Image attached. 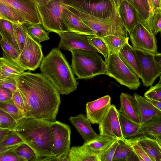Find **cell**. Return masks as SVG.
I'll return each instance as SVG.
<instances>
[{"label":"cell","mask_w":161,"mask_h":161,"mask_svg":"<svg viewBox=\"0 0 161 161\" xmlns=\"http://www.w3.org/2000/svg\"><path fill=\"white\" fill-rule=\"evenodd\" d=\"M24 103L25 117L56 121L61 103L60 94L41 73L24 72L15 79Z\"/></svg>","instance_id":"cell-1"},{"label":"cell","mask_w":161,"mask_h":161,"mask_svg":"<svg viewBox=\"0 0 161 161\" xmlns=\"http://www.w3.org/2000/svg\"><path fill=\"white\" fill-rule=\"evenodd\" d=\"M51 121L24 117L12 131L34 151L35 161H56Z\"/></svg>","instance_id":"cell-2"},{"label":"cell","mask_w":161,"mask_h":161,"mask_svg":"<svg viewBox=\"0 0 161 161\" xmlns=\"http://www.w3.org/2000/svg\"><path fill=\"white\" fill-rule=\"evenodd\" d=\"M41 74L53 85L60 94L68 95L78 85L64 55L58 47L53 48L43 58L40 66Z\"/></svg>","instance_id":"cell-3"},{"label":"cell","mask_w":161,"mask_h":161,"mask_svg":"<svg viewBox=\"0 0 161 161\" xmlns=\"http://www.w3.org/2000/svg\"><path fill=\"white\" fill-rule=\"evenodd\" d=\"M72 55L71 67L77 79H88L105 75L106 64L96 52L75 49L70 51Z\"/></svg>","instance_id":"cell-4"},{"label":"cell","mask_w":161,"mask_h":161,"mask_svg":"<svg viewBox=\"0 0 161 161\" xmlns=\"http://www.w3.org/2000/svg\"><path fill=\"white\" fill-rule=\"evenodd\" d=\"M65 5L100 19L121 22L113 0H63Z\"/></svg>","instance_id":"cell-5"},{"label":"cell","mask_w":161,"mask_h":161,"mask_svg":"<svg viewBox=\"0 0 161 161\" xmlns=\"http://www.w3.org/2000/svg\"><path fill=\"white\" fill-rule=\"evenodd\" d=\"M66 6L92 30L94 36L102 37L113 35L129 38L127 31L122 22L97 18L72 7Z\"/></svg>","instance_id":"cell-6"},{"label":"cell","mask_w":161,"mask_h":161,"mask_svg":"<svg viewBox=\"0 0 161 161\" xmlns=\"http://www.w3.org/2000/svg\"><path fill=\"white\" fill-rule=\"evenodd\" d=\"M138 62L143 85L148 87L153 85L161 75V54H156L137 49L131 46Z\"/></svg>","instance_id":"cell-7"},{"label":"cell","mask_w":161,"mask_h":161,"mask_svg":"<svg viewBox=\"0 0 161 161\" xmlns=\"http://www.w3.org/2000/svg\"><path fill=\"white\" fill-rule=\"evenodd\" d=\"M43 27L48 32L57 33L68 31L62 20V14L66 5L63 0H51L42 5L36 4Z\"/></svg>","instance_id":"cell-8"},{"label":"cell","mask_w":161,"mask_h":161,"mask_svg":"<svg viewBox=\"0 0 161 161\" xmlns=\"http://www.w3.org/2000/svg\"><path fill=\"white\" fill-rule=\"evenodd\" d=\"M106 63L105 75L130 89L136 90L140 86L141 83L139 78L124 64L118 54L109 56Z\"/></svg>","instance_id":"cell-9"},{"label":"cell","mask_w":161,"mask_h":161,"mask_svg":"<svg viewBox=\"0 0 161 161\" xmlns=\"http://www.w3.org/2000/svg\"><path fill=\"white\" fill-rule=\"evenodd\" d=\"M53 147L56 161H69L71 129L69 125L58 121L52 122Z\"/></svg>","instance_id":"cell-10"},{"label":"cell","mask_w":161,"mask_h":161,"mask_svg":"<svg viewBox=\"0 0 161 161\" xmlns=\"http://www.w3.org/2000/svg\"><path fill=\"white\" fill-rule=\"evenodd\" d=\"M42 47L28 34L25 42L16 61L25 70L34 71L44 58Z\"/></svg>","instance_id":"cell-11"},{"label":"cell","mask_w":161,"mask_h":161,"mask_svg":"<svg viewBox=\"0 0 161 161\" xmlns=\"http://www.w3.org/2000/svg\"><path fill=\"white\" fill-rule=\"evenodd\" d=\"M128 33L134 48L154 54L158 52L155 36L149 32L141 22Z\"/></svg>","instance_id":"cell-12"},{"label":"cell","mask_w":161,"mask_h":161,"mask_svg":"<svg viewBox=\"0 0 161 161\" xmlns=\"http://www.w3.org/2000/svg\"><path fill=\"white\" fill-rule=\"evenodd\" d=\"M119 111L111 104L99 125V135L116 139L123 137L119 120Z\"/></svg>","instance_id":"cell-13"},{"label":"cell","mask_w":161,"mask_h":161,"mask_svg":"<svg viewBox=\"0 0 161 161\" xmlns=\"http://www.w3.org/2000/svg\"><path fill=\"white\" fill-rule=\"evenodd\" d=\"M60 40L58 48L70 51L78 49L98 52L87 40L88 35L71 31H64L58 34Z\"/></svg>","instance_id":"cell-14"},{"label":"cell","mask_w":161,"mask_h":161,"mask_svg":"<svg viewBox=\"0 0 161 161\" xmlns=\"http://www.w3.org/2000/svg\"><path fill=\"white\" fill-rule=\"evenodd\" d=\"M0 2L15 9L26 23L42 25L36 4L33 0H0Z\"/></svg>","instance_id":"cell-15"},{"label":"cell","mask_w":161,"mask_h":161,"mask_svg":"<svg viewBox=\"0 0 161 161\" xmlns=\"http://www.w3.org/2000/svg\"><path fill=\"white\" fill-rule=\"evenodd\" d=\"M111 97L109 95L103 97L86 104L87 118L92 124H99L111 105Z\"/></svg>","instance_id":"cell-16"},{"label":"cell","mask_w":161,"mask_h":161,"mask_svg":"<svg viewBox=\"0 0 161 161\" xmlns=\"http://www.w3.org/2000/svg\"><path fill=\"white\" fill-rule=\"evenodd\" d=\"M62 20L68 31L87 35H94L92 30L66 6L62 14Z\"/></svg>","instance_id":"cell-17"},{"label":"cell","mask_w":161,"mask_h":161,"mask_svg":"<svg viewBox=\"0 0 161 161\" xmlns=\"http://www.w3.org/2000/svg\"><path fill=\"white\" fill-rule=\"evenodd\" d=\"M117 10L121 22L128 32L141 22L137 11L126 0L122 1Z\"/></svg>","instance_id":"cell-18"},{"label":"cell","mask_w":161,"mask_h":161,"mask_svg":"<svg viewBox=\"0 0 161 161\" xmlns=\"http://www.w3.org/2000/svg\"><path fill=\"white\" fill-rule=\"evenodd\" d=\"M69 119L85 142H88L98 136L92 128L89 120L84 114H80L75 116H71Z\"/></svg>","instance_id":"cell-19"},{"label":"cell","mask_w":161,"mask_h":161,"mask_svg":"<svg viewBox=\"0 0 161 161\" xmlns=\"http://www.w3.org/2000/svg\"><path fill=\"white\" fill-rule=\"evenodd\" d=\"M119 98V112L132 120L141 124L137 102L134 97L127 93L122 92Z\"/></svg>","instance_id":"cell-20"},{"label":"cell","mask_w":161,"mask_h":161,"mask_svg":"<svg viewBox=\"0 0 161 161\" xmlns=\"http://www.w3.org/2000/svg\"><path fill=\"white\" fill-rule=\"evenodd\" d=\"M25 69L15 60L3 56L0 58V80L16 79Z\"/></svg>","instance_id":"cell-21"},{"label":"cell","mask_w":161,"mask_h":161,"mask_svg":"<svg viewBox=\"0 0 161 161\" xmlns=\"http://www.w3.org/2000/svg\"><path fill=\"white\" fill-rule=\"evenodd\" d=\"M137 140L152 161H161V144L155 139L145 135L137 136Z\"/></svg>","instance_id":"cell-22"},{"label":"cell","mask_w":161,"mask_h":161,"mask_svg":"<svg viewBox=\"0 0 161 161\" xmlns=\"http://www.w3.org/2000/svg\"><path fill=\"white\" fill-rule=\"evenodd\" d=\"M136 100L141 124L161 113L159 110L150 103L146 98L136 93L133 94Z\"/></svg>","instance_id":"cell-23"},{"label":"cell","mask_w":161,"mask_h":161,"mask_svg":"<svg viewBox=\"0 0 161 161\" xmlns=\"http://www.w3.org/2000/svg\"><path fill=\"white\" fill-rule=\"evenodd\" d=\"M140 132L141 135L149 136L161 144V113L141 124Z\"/></svg>","instance_id":"cell-24"},{"label":"cell","mask_w":161,"mask_h":161,"mask_svg":"<svg viewBox=\"0 0 161 161\" xmlns=\"http://www.w3.org/2000/svg\"><path fill=\"white\" fill-rule=\"evenodd\" d=\"M118 56L124 64L139 78H141L140 66L131 47L127 43L119 51Z\"/></svg>","instance_id":"cell-25"},{"label":"cell","mask_w":161,"mask_h":161,"mask_svg":"<svg viewBox=\"0 0 161 161\" xmlns=\"http://www.w3.org/2000/svg\"><path fill=\"white\" fill-rule=\"evenodd\" d=\"M119 120L123 138L129 139L141 135V124L132 120L119 112Z\"/></svg>","instance_id":"cell-26"},{"label":"cell","mask_w":161,"mask_h":161,"mask_svg":"<svg viewBox=\"0 0 161 161\" xmlns=\"http://www.w3.org/2000/svg\"><path fill=\"white\" fill-rule=\"evenodd\" d=\"M118 142L112 161L137 160L136 158L138 160L131 147L124 138L118 139Z\"/></svg>","instance_id":"cell-27"},{"label":"cell","mask_w":161,"mask_h":161,"mask_svg":"<svg viewBox=\"0 0 161 161\" xmlns=\"http://www.w3.org/2000/svg\"><path fill=\"white\" fill-rule=\"evenodd\" d=\"M68 155L69 161H99L97 154L83 145L70 148Z\"/></svg>","instance_id":"cell-28"},{"label":"cell","mask_w":161,"mask_h":161,"mask_svg":"<svg viewBox=\"0 0 161 161\" xmlns=\"http://www.w3.org/2000/svg\"><path fill=\"white\" fill-rule=\"evenodd\" d=\"M118 139L98 135V136L82 145L89 150L98 154Z\"/></svg>","instance_id":"cell-29"},{"label":"cell","mask_w":161,"mask_h":161,"mask_svg":"<svg viewBox=\"0 0 161 161\" xmlns=\"http://www.w3.org/2000/svg\"><path fill=\"white\" fill-rule=\"evenodd\" d=\"M105 42L108 48L109 56L118 54L121 48L129 43V38L110 35L101 37Z\"/></svg>","instance_id":"cell-30"},{"label":"cell","mask_w":161,"mask_h":161,"mask_svg":"<svg viewBox=\"0 0 161 161\" xmlns=\"http://www.w3.org/2000/svg\"><path fill=\"white\" fill-rule=\"evenodd\" d=\"M0 19H5L14 23H26L23 17L15 9L1 2H0Z\"/></svg>","instance_id":"cell-31"},{"label":"cell","mask_w":161,"mask_h":161,"mask_svg":"<svg viewBox=\"0 0 161 161\" xmlns=\"http://www.w3.org/2000/svg\"><path fill=\"white\" fill-rule=\"evenodd\" d=\"M130 3L137 11L141 22L147 30L148 19L151 10L148 0H126Z\"/></svg>","instance_id":"cell-32"},{"label":"cell","mask_w":161,"mask_h":161,"mask_svg":"<svg viewBox=\"0 0 161 161\" xmlns=\"http://www.w3.org/2000/svg\"><path fill=\"white\" fill-rule=\"evenodd\" d=\"M0 36L19 51L15 38L12 22L5 19H0Z\"/></svg>","instance_id":"cell-33"},{"label":"cell","mask_w":161,"mask_h":161,"mask_svg":"<svg viewBox=\"0 0 161 161\" xmlns=\"http://www.w3.org/2000/svg\"><path fill=\"white\" fill-rule=\"evenodd\" d=\"M26 28L28 34L38 43L49 39L48 32H46L42 25L29 23L23 24Z\"/></svg>","instance_id":"cell-34"},{"label":"cell","mask_w":161,"mask_h":161,"mask_svg":"<svg viewBox=\"0 0 161 161\" xmlns=\"http://www.w3.org/2000/svg\"><path fill=\"white\" fill-rule=\"evenodd\" d=\"M147 30L154 36L161 31V8H154L148 21Z\"/></svg>","instance_id":"cell-35"},{"label":"cell","mask_w":161,"mask_h":161,"mask_svg":"<svg viewBox=\"0 0 161 161\" xmlns=\"http://www.w3.org/2000/svg\"><path fill=\"white\" fill-rule=\"evenodd\" d=\"M19 161H35L36 154L29 146L24 143L18 146L14 151Z\"/></svg>","instance_id":"cell-36"},{"label":"cell","mask_w":161,"mask_h":161,"mask_svg":"<svg viewBox=\"0 0 161 161\" xmlns=\"http://www.w3.org/2000/svg\"><path fill=\"white\" fill-rule=\"evenodd\" d=\"M87 40L91 46L103 55L106 63L109 56L108 48L104 41L101 37L94 35H88Z\"/></svg>","instance_id":"cell-37"},{"label":"cell","mask_w":161,"mask_h":161,"mask_svg":"<svg viewBox=\"0 0 161 161\" xmlns=\"http://www.w3.org/2000/svg\"><path fill=\"white\" fill-rule=\"evenodd\" d=\"M0 109L8 113L16 121L25 117L11 99L6 101H0Z\"/></svg>","instance_id":"cell-38"},{"label":"cell","mask_w":161,"mask_h":161,"mask_svg":"<svg viewBox=\"0 0 161 161\" xmlns=\"http://www.w3.org/2000/svg\"><path fill=\"white\" fill-rule=\"evenodd\" d=\"M124 139L130 145L139 161H152L138 142L137 136Z\"/></svg>","instance_id":"cell-39"},{"label":"cell","mask_w":161,"mask_h":161,"mask_svg":"<svg viewBox=\"0 0 161 161\" xmlns=\"http://www.w3.org/2000/svg\"><path fill=\"white\" fill-rule=\"evenodd\" d=\"M13 26L15 40L20 52L25 45L28 34L23 24L13 23Z\"/></svg>","instance_id":"cell-40"},{"label":"cell","mask_w":161,"mask_h":161,"mask_svg":"<svg viewBox=\"0 0 161 161\" xmlns=\"http://www.w3.org/2000/svg\"><path fill=\"white\" fill-rule=\"evenodd\" d=\"M0 45L3 56L16 61L19 54V51L2 38L0 39Z\"/></svg>","instance_id":"cell-41"},{"label":"cell","mask_w":161,"mask_h":161,"mask_svg":"<svg viewBox=\"0 0 161 161\" xmlns=\"http://www.w3.org/2000/svg\"><path fill=\"white\" fill-rule=\"evenodd\" d=\"M17 121L8 113L0 109V127L12 130L15 127Z\"/></svg>","instance_id":"cell-42"},{"label":"cell","mask_w":161,"mask_h":161,"mask_svg":"<svg viewBox=\"0 0 161 161\" xmlns=\"http://www.w3.org/2000/svg\"><path fill=\"white\" fill-rule=\"evenodd\" d=\"M118 139L107 148L98 154L99 161H112L116 147Z\"/></svg>","instance_id":"cell-43"},{"label":"cell","mask_w":161,"mask_h":161,"mask_svg":"<svg viewBox=\"0 0 161 161\" xmlns=\"http://www.w3.org/2000/svg\"><path fill=\"white\" fill-rule=\"evenodd\" d=\"M24 143V141L16 133L11 131L7 134L5 137L0 142V146H10Z\"/></svg>","instance_id":"cell-44"},{"label":"cell","mask_w":161,"mask_h":161,"mask_svg":"<svg viewBox=\"0 0 161 161\" xmlns=\"http://www.w3.org/2000/svg\"><path fill=\"white\" fill-rule=\"evenodd\" d=\"M149 89L144 94L146 98L161 102V79L160 76L158 82L154 86H150Z\"/></svg>","instance_id":"cell-45"},{"label":"cell","mask_w":161,"mask_h":161,"mask_svg":"<svg viewBox=\"0 0 161 161\" xmlns=\"http://www.w3.org/2000/svg\"><path fill=\"white\" fill-rule=\"evenodd\" d=\"M11 99L17 107L22 113L25 117V105L23 99L17 89L12 94Z\"/></svg>","instance_id":"cell-46"},{"label":"cell","mask_w":161,"mask_h":161,"mask_svg":"<svg viewBox=\"0 0 161 161\" xmlns=\"http://www.w3.org/2000/svg\"><path fill=\"white\" fill-rule=\"evenodd\" d=\"M0 86L8 89L12 94L17 89L15 79L6 78L0 80Z\"/></svg>","instance_id":"cell-47"},{"label":"cell","mask_w":161,"mask_h":161,"mask_svg":"<svg viewBox=\"0 0 161 161\" xmlns=\"http://www.w3.org/2000/svg\"><path fill=\"white\" fill-rule=\"evenodd\" d=\"M12 96V93L8 89L0 86V101L10 99Z\"/></svg>","instance_id":"cell-48"},{"label":"cell","mask_w":161,"mask_h":161,"mask_svg":"<svg viewBox=\"0 0 161 161\" xmlns=\"http://www.w3.org/2000/svg\"><path fill=\"white\" fill-rule=\"evenodd\" d=\"M0 161H19V159L14 152H12L0 156Z\"/></svg>","instance_id":"cell-49"},{"label":"cell","mask_w":161,"mask_h":161,"mask_svg":"<svg viewBox=\"0 0 161 161\" xmlns=\"http://www.w3.org/2000/svg\"><path fill=\"white\" fill-rule=\"evenodd\" d=\"M21 144L10 146H0V156L8 153L14 152V150Z\"/></svg>","instance_id":"cell-50"},{"label":"cell","mask_w":161,"mask_h":161,"mask_svg":"<svg viewBox=\"0 0 161 161\" xmlns=\"http://www.w3.org/2000/svg\"><path fill=\"white\" fill-rule=\"evenodd\" d=\"M147 101L158 109L161 111V102L146 98Z\"/></svg>","instance_id":"cell-51"},{"label":"cell","mask_w":161,"mask_h":161,"mask_svg":"<svg viewBox=\"0 0 161 161\" xmlns=\"http://www.w3.org/2000/svg\"><path fill=\"white\" fill-rule=\"evenodd\" d=\"M151 2L153 9L161 8V0H151Z\"/></svg>","instance_id":"cell-52"},{"label":"cell","mask_w":161,"mask_h":161,"mask_svg":"<svg viewBox=\"0 0 161 161\" xmlns=\"http://www.w3.org/2000/svg\"><path fill=\"white\" fill-rule=\"evenodd\" d=\"M36 5H43L51 0H33Z\"/></svg>","instance_id":"cell-53"},{"label":"cell","mask_w":161,"mask_h":161,"mask_svg":"<svg viewBox=\"0 0 161 161\" xmlns=\"http://www.w3.org/2000/svg\"><path fill=\"white\" fill-rule=\"evenodd\" d=\"M11 131L10 129L3 128L0 127V136L6 134Z\"/></svg>","instance_id":"cell-54"},{"label":"cell","mask_w":161,"mask_h":161,"mask_svg":"<svg viewBox=\"0 0 161 161\" xmlns=\"http://www.w3.org/2000/svg\"><path fill=\"white\" fill-rule=\"evenodd\" d=\"M117 8L120 5L123 0H113Z\"/></svg>","instance_id":"cell-55"},{"label":"cell","mask_w":161,"mask_h":161,"mask_svg":"<svg viewBox=\"0 0 161 161\" xmlns=\"http://www.w3.org/2000/svg\"><path fill=\"white\" fill-rule=\"evenodd\" d=\"M148 1L151 7V11H152L153 10V8L152 4V3L151 0H148Z\"/></svg>","instance_id":"cell-56"}]
</instances>
